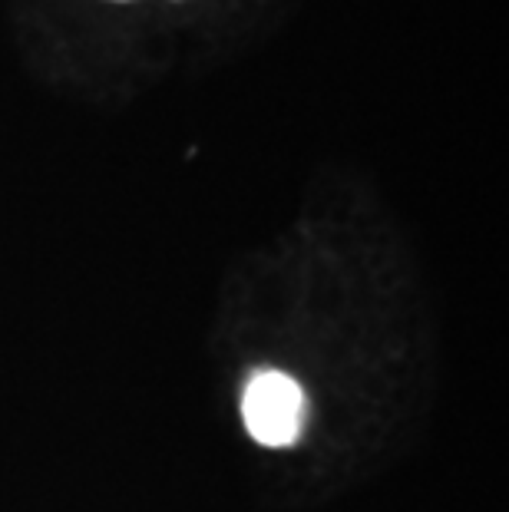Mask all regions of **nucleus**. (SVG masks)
I'll list each match as a JSON object with an SVG mask.
<instances>
[{
    "instance_id": "f257e3e1",
    "label": "nucleus",
    "mask_w": 509,
    "mask_h": 512,
    "mask_svg": "<svg viewBox=\"0 0 509 512\" xmlns=\"http://www.w3.org/2000/svg\"><path fill=\"white\" fill-rule=\"evenodd\" d=\"M308 417V400L295 380L278 374V370H265L248 380L242 394V420L252 440L262 446H288L301 437Z\"/></svg>"
}]
</instances>
